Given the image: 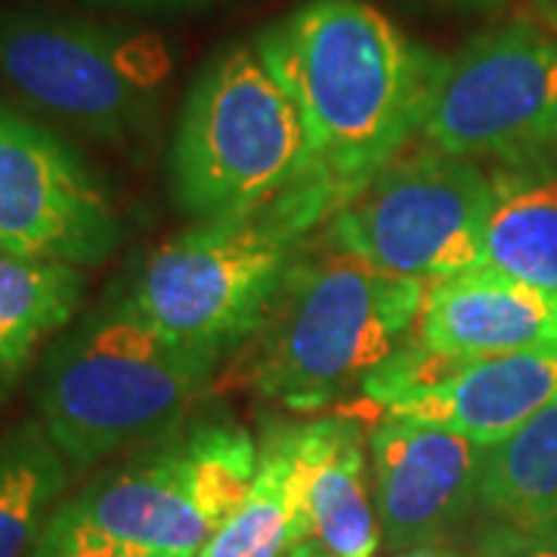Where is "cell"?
<instances>
[{
  "instance_id": "cell-1",
  "label": "cell",
  "mask_w": 557,
  "mask_h": 557,
  "mask_svg": "<svg viewBox=\"0 0 557 557\" xmlns=\"http://www.w3.org/2000/svg\"><path fill=\"white\" fill-rule=\"evenodd\" d=\"M255 44L307 131L298 189L332 220L418 139L440 57L366 0H307Z\"/></svg>"
},
{
  "instance_id": "cell-2",
  "label": "cell",
  "mask_w": 557,
  "mask_h": 557,
  "mask_svg": "<svg viewBox=\"0 0 557 557\" xmlns=\"http://www.w3.org/2000/svg\"><path fill=\"white\" fill-rule=\"evenodd\" d=\"M218 354L168 338L124 295L65 329L40 362L38 412L81 471L180 431L218 372Z\"/></svg>"
},
{
  "instance_id": "cell-3",
  "label": "cell",
  "mask_w": 557,
  "mask_h": 557,
  "mask_svg": "<svg viewBox=\"0 0 557 557\" xmlns=\"http://www.w3.org/2000/svg\"><path fill=\"white\" fill-rule=\"evenodd\" d=\"M424 295L329 236L307 242L248 347V384L292 412L329 409L409 341Z\"/></svg>"
},
{
  "instance_id": "cell-4",
  "label": "cell",
  "mask_w": 557,
  "mask_h": 557,
  "mask_svg": "<svg viewBox=\"0 0 557 557\" xmlns=\"http://www.w3.org/2000/svg\"><path fill=\"white\" fill-rule=\"evenodd\" d=\"M260 446L233 421H199L65 498L40 555L196 557L248 493Z\"/></svg>"
},
{
  "instance_id": "cell-5",
  "label": "cell",
  "mask_w": 557,
  "mask_h": 557,
  "mask_svg": "<svg viewBox=\"0 0 557 557\" xmlns=\"http://www.w3.org/2000/svg\"><path fill=\"white\" fill-rule=\"evenodd\" d=\"M322 223L300 189L245 218L201 220L143 260L124 298L168 338L223 357L255 338Z\"/></svg>"
},
{
  "instance_id": "cell-6",
  "label": "cell",
  "mask_w": 557,
  "mask_h": 557,
  "mask_svg": "<svg viewBox=\"0 0 557 557\" xmlns=\"http://www.w3.org/2000/svg\"><path fill=\"white\" fill-rule=\"evenodd\" d=\"M310 143L258 44L220 50L189 87L171 149L177 205L199 220L245 218L298 189Z\"/></svg>"
},
{
  "instance_id": "cell-7",
  "label": "cell",
  "mask_w": 557,
  "mask_h": 557,
  "mask_svg": "<svg viewBox=\"0 0 557 557\" xmlns=\"http://www.w3.org/2000/svg\"><path fill=\"white\" fill-rule=\"evenodd\" d=\"M171 72V47L156 32L0 10V81L47 119L106 146L127 149L152 134Z\"/></svg>"
},
{
  "instance_id": "cell-8",
  "label": "cell",
  "mask_w": 557,
  "mask_h": 557,
  "mask_svg": "<svg viewBox=\"0 0 557 557\" xmlns=\"http://www.w3.org/2000/svg\"><path fill=\"white\" fill-rule=\"evenodd\" d=\"M493 174L416 139L329 220L338 248L397 276L440 282L486 267Z\"/></svg>"
},
{
  "instance_id": "cell-9",
  "label": "cell",
  "mask_w": 557,
  "mask_h": 557,
  "mask_svg": "<svg viewBox=\"0 0 557 557\" xmlns=\"http://www.w3.org/2000/svg\"><path fill=\"white\" fill-rule=\"evenodd\" d=\"M418 139L458 159L496 164L555 156V28L508 22L440 60Z\"/></svg>"
},
{
  "instance_id": "cell-10",
  "label": "cell",
  "mask_w": 557,
  "mask_h": 557,
  "mask_svg": "<svg viewBox=\"0 0 557 557\" xmlns=\"http://www.w3.org/2000/svg\"><path fill=\"white\" fill-rule=\"evenodd\" d=\"M121 245L115 201L75 146L0 106V251L97 267Z\"/></svg>"
},
{
  "instance_id": "cell-11",
  "label": "cell",
  "mask_w": 557,
  "mask_h": 557,
  "mask_svg": "<svg viewBox=\"0 0 557 557\" xmlns=\"http://www.w3.org/2000/svg\"><path fill=\"white\" fill-rule=\"evenodd\" d=\"M384 416L453 428L480 446H496L557 399V341L493 357L437 354L406 341L362 381Z\"/></svg>"
},
{
  "instance_id": "cell-12",
  "label": "cell",
  "mask_w": 557,
  "mask_h": 557,
  "mask_svg": "<svg viewBox=\"0 0 557 557\" xmlns=\"http://www.w3.org/2000/svg\"><path fill=\"white\" fill-rule=\"evenodd\" d=\"M381 542L434 545L478 502L486 446L434 421L384 416L369 437Z\"/></svg>"
},
{
  "instance_id": "cell-13",
  "label": "cell",
  "mask_w": 557,
  "mask_h": 557,
  "mask_svg": "<svg viewBox=\"0 0 557 557\" xmlns=\"http://www.w3.org/2000/svg\"><path fill=\"white\" fill-rule=\"evenodd\" d=\"M418 341L456 357H493L552 344L557 341V298L496 267H478L428 285Z\"/></svg>"
},
{
  "instance_id": "cell-14",
  "label": "cell",
  "mask_w": 557,
  "mask_h": 557,
  "mask_svg": "<svg viewBox=\"0 0 557 557\" xmlns=\"http://www.w3.org/2000/svg\"><path fill=\"white\" fill-rule=\"evenodd\" d=\"M298 456L310 539L338 557H379L384 542L359 421L347 416L304 421Z\"/></svg>"
},
{
  "instance_id": "cell-15",
  "label": "cell",
  "mask_w": 557,
  "mask_h": 557,
  "mask_svg": "<svg viewBox=\"0 0 557 557\" xmlns=\"http://www.w3.org/2000/svg\"><path fill=\"white\" fill-rule=\"evenodd\" d=\"M304 542H310V523L304 515L298 424H282L260 443L258 474L239 508L196 557H288Z\"/></svg>"
},
{
  "instance_id": "cell-16",
  "label": "cell",
  "mask_w": 557,
  "mask_h": 557,
  "mask_svg": "<svg viewBox=\"0 0 557 557\" xmlns=\"http://www.w3.org/2000/svg\"><path fill=\"white\" fill-rule=\"evenodd\" d=\"M486 267L557 298V152L493 174Z\"/></svg>"
},
{
  "instance_id": "cell-17",
  "label": "cell",
  "mask_w": 557,
  "mask_h": 557,
  "mask_svg": "<svg viewBox=\"0 0 557 557\" xmlns=\"http://www.w3.org/2000/svg\"><path fill=\"white\" fill-rule=\"evenodd\" d=\"M478 502L520 533L557 530V399L486 446Z\"/></svg>"
},
{
  "instance_id": "cell-18",
  "label": "cell",
  "mask_w": 557,
  "mask_h": 557,
  "mask_svg": "<svg viewBox=\"0 0 557 557\" xmlns=\"http://www.w3.org/2000/svg\"><path fill=\"white\" fill-rule=\"evenodd\" d=\"M84 285L81 267L0 251V384L72 325Z\"/></svg>"
},
{
  "instance_id": "cell-19",
  "label": "cell",
  "mask_w": 557,
  "mask_h": 557,
  "mask_svg": "<svg viewBox=\"0 0 557 557\" xmlns=\"http://www.w3.org/2000/svg\"><path fill=\"white\" fill-rule=\"evenodd\" d=\"M60 446L40 421H22L0 437V557H28L69 490Z\"/></svg>"
},
{
  "instance_id": "cell-20",
  "label": "cell",
  "mask_w": 557,
  "mask_h": 557,
  "mask_svg": "<svg viewBox=\"0 0 557 557\" xmlns=\"http://www.w3.org/2000/svg\"><path fill=\"white\" fill-rule=\"evenodd\" d=\"M480 557H557V530L520 533L498 523L480 539Z\"/></svg>"
},
{
  "instance_id": "cell-21",
  "label": "cell",
  "mask_w": 557,
  "mask_h": 557,
  "mask_svg": "<svg viewBox=\"0 0 557 557\" xmlns=\"http://www.w3.org/2000/svg\"><path fill=\"white\" fill-rule=\"evenodd\" d=\"M434 3L458 13H496L508 0H434Z\"/></svg>"
},
{
  "instance_id": "cell-22",
  "label": "cell",
  "mask_w": 557,
  "mask_h": 557,
  "mask_svg": "<svg viewBox=\"0 0 557 557\" xmlns=\"http://www.w3.org/2000/svg\"><path fill=\"white\" fill-rule=\"evenodd\" d=\"M97 3L127 7V10H174V7H189L199 0H97Z\"/></svg>"
},
{
  "instance_id": "cell-23",
  "label": "cell",
  "mask_w": 557,
  "mask_h": 557,
  "mask_svg": "<svg viewBox=\"0 0 557 557\" xmlns=\"http://www.w3.org/2000/svg\"><path fill=\"white\" fill-rule=\"evenodd\" d=\"M397 557H461L449 548H440V545H421V548H409V552H399Z\"/></svg>"
},
{
  "instance_id": "cell-24",
  "label": "cell",
  "mask_w": 557,
  "mask_h": 557,
  "mask_svg": "<svg viewBox=\"0 0 557 557\" xmlns=\"http://www.w3.org/2000/svg\"><path fill=\"white\" fill-rule=\"evenodd\" d=\"M288 557H338V555H332L325 545H319L317 539H310V542H304V545H298L295 552Z\"/></svg>"
},
{
  "instance_id": "cell-25",
  "label": "cell",
  "mask_w": 557,
  "mask_h": 557,
  "mask_svg": "<svg viewBox=\"0 0 557 557\" xmlns=\"http://www.w3.org/2000/svg\"><path fill=\"white\" fill-rule=\"evenodd\" d=\"M539 7V22H545L548 28L557 32V0H536Z\"/></svg>"
},
{
  "instance_id": "cell-26",
  "label": "cell",
  "mask_w": 557,
  "mask_h": 557,
  "mask_svg": "<svg viewBox=\"0 0 557 557\" xmlns=\"http://www.w3.org/2000/svg\"><path fill=\"white\" fill-rule=\"evenodd\" d=\"M28 557H137V555H40V552H32Z\"/></svg>"
}]
</instances>
